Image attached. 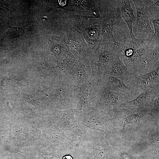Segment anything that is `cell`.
<instances>
[{
  "label": "cell",
  "instance_id": "obj_14",
  "mask_svg": "<svg viewBox=\"0 0 159 159\" xmlns=\"http://www.w3.org/2000/svg\"><path fill=\"white\" fill-rule=\"evenodd\" d=\"M148 16L153 25L155 37L159 38V1L153 0L148 6L147 9Z\"/></svg>",
  "mask_w": 159,
  "mask_h": 159
},
{
  "label": "cell",
  "instance_id": "obj_5",
  "mask_svg": "<svg viewBox=\"0 0 159 159\" xmlns=\"http://www.w3.org/2000/svg\"><path fill=\"white\" fill-rule=\"evenodd\" d=\"M124 82L138 96L149 86L159 83V67L143 74L132 76Z\"/></svg>",
  "mask_w": 159,
  "mask_h": 159
},
{
  "label": "cell",
  "instance_id": "obj_11",
  "mask_svg": "<svg viewBox=\"0 0 159 159\" xmlns=\"http://www.w3.org/2000/svg\"><path fill=\"white\" fill-rule=\"evenodd\" d=\"M106 73L124 81L131 77L128 70L119 55L108 65L105 69Z\"/></svg>",
  "mask_w": 159,
  "mask_h": 159
},
{
  "label": "cell",
  "instance_id": "obj_13",
  "mask_svg": "<svg viewBox=\"0 0 159 159\" xmlns=\"http://www.w3.org/2000/svg\"><path fill=\"white\" fill-rule=\"evenodd\" d=\"M120 10L121 16L128 27L131 39H135L132 30V25L135 19L129 0H117Z\"/></svg>",
  "mask_w": 159,
  "mask_h": 159
},
{
  "label": "cell",
  "instance_id": "obj_18",
  "mask_svg": "<svg viewBox=\"0 0 159 159\" xmlns=\"http://www.w3.org/2000/svg\"><path fill=\"white\" fill-rule=\"evenodd\" d=\"M14 80L17 84L19 85H25L27 84L25 79L22 77H16L14 78Z\"/></svg>",
  "mask_w": 159,
  "mask_h": 159
},
{
  "label": "cell",
  "instance_id": "obj_17",
  "mask_svg": "<svg viewBox=\"0 0 159 159\" xmlns=\"http://www.w3.org/2000/svg\"><path fill=\"white\" fill-rule=\"evenodd\" d=\"M159 92L155 96L153 102L151 109L153 111L156 113H159Z\"/></svg>",
  "mask_w": 159,
  "mask_h": 159
},
{
  "label": "cell",
  "instance_id": "obj_9",
  "mask_svg": "<svg viewBox=\"0 0 159 159\" xmlns=\"http://www.w3.org/2000/svg\"><path fill=\"white\" fill-rule=\"evenodd\" d=\"M59 120L62 130L69 138H72L77 141L84 136V133L75 119L73 113L62 112Z\"/></svg>",
  "mask_w": 159,
  "mask_h": 159
},
{
  "label": "cell",
  "instance_id": "obj_16",
  "mask_svg": "<svg viewBox=\"0 0 159 159\" xmlns=\"http://www.w3.org/2000/svg\"><path fill=\"white\" fill-rule=\"evenodd\" d=\"M149 139L151 144L157 150L159 149V130L154 131L149 135Z\"/></svg>",
  "mask_w": 159,
  "mask_h": 159
},
{
  "label": "cell",
  "instance_id": "obj_2",
  "mask_svg": "<svg viewBox=\"0 0 159 159\" xmlns=\"http://www.w3.org/2000/svg\"><path fill=\"white\" fill-rule=\"evenodd\" d=\"M155 113L149 108L120 107L112 117L115 126L124 130L127 125L140 122L147 116Z\"/></svg>",
  "mask_w": 159,
  "mask_h": 159
},
{
  "label": "cell",
  "instance_id": "obj_1",
  "mask_svg": "<svg viewBox=\"0 0 159 159\" xmlns=\"http://www.w3.org/2000/svg\"><path fill=\"white\" fill-rule=\"evenodd\" d=\"M156 38L130 39L125 38L117 46L119 56L131 76L135 75L150 47Z\"/></svg>",
  "mask_w": 159,
  "mask_h": 159
},
{
  "label": "cell",
  "instance_id": "obj_7",
  "mask_svg": "<svg viewBox=\"0 0 159 159\" xmlns=\"http://www.w3.org/2000/svg\"><path fill=\"white\" fill-rule=\"evenodd\" d=\"M159 92V83L149 86L135 98L127 101L121 107H135L151 108L153 99Z\"/></svg>",
  "mask_w": 159,
  "mask_h": 159
},
{
  "label": "cell",
  "instance_id": "obj_12",
  "mask_svg": "<svg viewBox=\"0 0 159 159\" xmlns=\"http://www.w3.org/2000/svg\"><path fill=\"white\" fill-rule=\"evenodd\" d=\"M104 79L107 89L123 93L131 97L133 99L137 96L126 85L124 81L107 74L105 75Z\"/></svg>",
  "mask_w": 159,
  "mask_h": 159
},
{
  "label": "cell",
  "instance_id": "obj_6",
  "mask_svg": "<svg viewBox=\"0 0 159 159\" xmlns=\"http://www.w3.org/2000/svg\"><path fill=\"white\" fill-rule=\"evenodd\" d=\"M132 1L134 3L136 12L135 28L137 32L146 34L148 38L149 39L156 38L154 32L150 26L147 12L148 4L147 0H133Z\"/></svg>",
  "mask_w": 159,
  "mask_h": 159
},
{
  "label": "cell",
  "instance_id": "obj_10",
  "mask_svg": "<svg viewBox=\"0 0 159 159\" xmlns=\"http://www.w3.org/2000/svg\"><path fill=\"white\" fill-rule=\"evenodd\" d=\"M87 148V155L89 159H104L110 155L112 151L107 140L104 138H102L95 145Z\"/></svg>",
  "mask_w": 159,
  "mask_h": 159
},
{
  "label": "cell",
  "instance_id": "obj_15",
  "mask_svg": "<svg viewBox=\"0 0 159 159\" xmlns=\"http://www.w3.org/2000/svg\"><path fill=\"white\" fill-rule=\"evenodd\" d=\"M7 24L9 28V35L13 38L24 35L28 32L30 27L29 24L25 26L19 27L12 26Z\"/></svg>",
  "mask_w": 159,
  "mask_h": 159
},
{
  "label": "cell",
  "instance_id": "obj_3",
  "mask_svg": "<svg viewBox=\"0 0 159 159\" xmlns=\"http://www.w3.org/2000/svg\"><path fill=\"white\" fill-rule=\"evenodd\" d=\"M101 93L99 107L108 117H112L123 104L133 99L125 93L108 89Z\"/></svg>",
  "mask_w": 159,
  "mask_h": 159
},
{
  "label": "cell",
  "instance_id": "obj_8",
  "mask_svg": "<svg viewBox=\"0 0 159 159\" xmlns=\"http://www.w3.org/2000/svg\"><path fill=\"white\" fill-rule=\"evenodd\" d=\"M106 120L99 113L94 112L89 114L85 115L79 119L77 122L80 127L97 130L109 136L110 131Z\"/></svg>",
  "mask_w": 159,
  "mask_h": 159
},
{
  "label": "cell",
  "instance_id": "obj_4",
  "mask_svg": "<svg viewBox=\"0 0 159 159\" xmlns=\"http://www.w3.org/2000/svg\"><path fill=\"white\" fill-rule=\"evenodd\" d=\"M96 51L94 63L99 74L119 55V50L117 45L113 43L102 42Z\"/></svg>",
  "mask_w": 159,
  "mask_h": 159
}]
</instances>
